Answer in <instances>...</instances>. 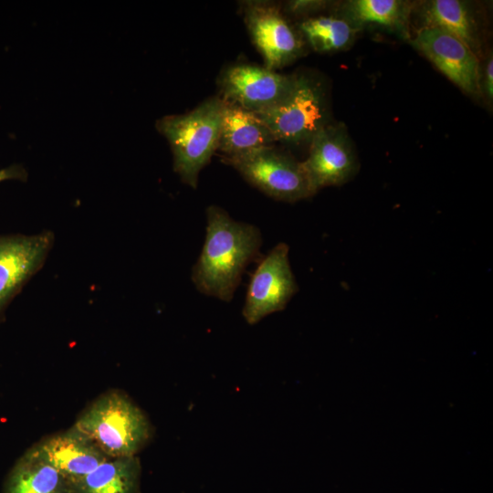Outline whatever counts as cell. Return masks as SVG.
<instances>
[{"label": "cell", "instance_id": "cell-1", "mask_svg": "<svg viewBox=\"0 0 493 493\" xmlns=\"http://www.w3.org/2000/svg\"><path fill=\"white\" fill-rule=\"evenodd\" d=\"M206 236L192 279L203 294L224 301L233 299L246 267L258 255L260 230L237 222L221 207L206 209Z\"/></svg>", "mask_w": 493, "mask_h": 493}, {"label": "cell", "instance_id": "cell-2", "mask_svg": "<svg viewBox=\"0 0 493 493\" xmlns=\"http://www.w3.org/2000/svg\"><path fill=\"white\" fill-rule=\"evenodd\" d=\"M72 426L108 457L135 456L153 435L148 416L121 390L100 395Z\"/></svg>", "mask_w": 493, "mask_h": 493}, {"label": "cell", "instance_id": "cell-3", "mask_svg": "<svg viewBox=\"0 0 493 493\" xmlns=\"http://www.w3.org/2000/svg\"><path fill=\"white\" fill-rule=\"evenodd\" d=\"M223 105L215 96L187 113L167 115L156 121L158 131L170 144L174 172L193 188L197 187L200 171L217 151Z\"/></svg>", "mask_w": 493, "mask_h": 493}, {"label": "cell", "instance_id": "cell-4", "mask_svg": "<svg viewBox=\"0 0 493 493\" xmlns=\"http://www.w3.org/2000/svg\"><path fill=\"white\" fill-rule=\"evenodd\" d=\"M276 142L288 145L309 143L330 123L327 98L321 83L312 77L296 75L287 97L273 108L256 113Z\"/></svg>", "mask_w": 493, "mask_h": 493}, {"label": "cell", "instance_id": "cell-5", "mask_svg": "<svg viewBox=\"0 0 493 493\" xmlns=\"http://www.w3.org/2000/svg\"><path fill=\"white\" fill-rule=\"evenodd\" d=\"M222 158L246 182L276 200L293 203L313 195L300 162L275 145Z\"/></svg>", "mask_w": 493, "mask_h": 493}, {"label": "cell", "instance_id": "cell-6", "mask_svg": "<svg viewBox=\"0 0 493 493\" xmlns=\"http://www.w3.org/2000/svg\"><path fill=\"white\" fill-rule=\"evenodd\" d=\"M242 12L253 44L264 59V67L276 71L304 54L305 41L279 5L271 1H245Z\"/></svg>", "mask_w": 493, "mask_h": 493}, {"label": "cell", "instance_id": "cell-7", "mask_svg": "<svg viewBox=\"0 0 493 493\" xmlns=\"http://www.w3.org/2000/svg\"><path fill=\"white\" fill-rule=\"evenodd\" d=\"M296 75H283L266 67L236 64L222 70L219 98L254 113L267 110L290 92Z\"/></svg>", "mask_w": 493, "mask_h": 493}, {"label": "cell", "instance_id": "cell-8", "mask_svg": "<svg viewBox=\"0 0 493 493\" xmlns=\"http://www.w3.org/2000/svg\"><path fill=\"white\" fill-rule=\"evenodd\" d=\"M298 291L288 262V246L279 243L260 261L253 273L243 308L247 323L256 324L280 311Z\"/></svg>", "mask_w": 493, "mask_h": 493}, {"label": "cell", "instance_id": "cell-9", "mask_svg": "<svg viewBox=\"0 0 493 493\" xmlns=\"http://www.w3.org/2000/svg\"><path fill=\"white\" fill-rule=\"evenodd\" d=\"M309 146V155L300 164L313 194L321 188L346 183L356 173L357 158L342 124L328 123Z\"/></svg>", "mask_w": 493, "mask_h": 493}, {"label": "cell", "instance_id": "cell-10", "mask_svg": "<svg viewBox=\"0 0 493 493\" xmlns=\"http://www.w3.org/2000/svg\"><path fill=\"white\" fill-rule=\"evenodd\" d=\"M53 242L50 231L0 236V320L12 299L41 269Z\"/></svg>", "mask_w": 493, "mask_h": 493}, {"label": "cell", "instance_id": "cell-11", "mask_svg": "<svg viewBox=\"0 0 493 493\" xmlns=\"http://www.w3.org/2000/svg\"><path fill=\"white\" fill-rule=\"evenodd\" d=\"M412 44L462 90L471 95L479 93L478 58L458 37L438 27L424 26Z\"/></svg>", "mask_w": 493, "mask_h": 493}, {"label": "cell", "instance_id": "cell-12", "mask_svg": "<svg viewBox=\"0 0 493 493\" xmlns=\"http://www.w3.org/2000/svg\"><path fill=\"white\" fill-rule=\"evenodd\" d=\"M37 444L68 484L82 478L109 458L73 426Z\"/></svg>", "mask_w": 493, "mask_h": 493}, {"label": "cell", "instance_id": "cell-13", "mask_svg": "<svg viewBox=\"0 0 493 493\" xmlns=\"http://www.w3.org/2000/svg\"><path fill=\"white\" fill-rule=\"evenodd\" d=\"M217 151L223 157L239 156L275 145L276 140L265 122L254 112L225 101Z\"/></svg>", "mask_w": 493, "mask_h": 493}, {"label": "cell", "instance_id": "cell-14", "mask_svg": "<svg viewBox=\"0 0 493 493\" xmlns=\"http://www.w3.org/2000/svg\"><path fill=\"white\" fill-rule=\"evenodd\" d=\"M5 493H70V490L65 477L35 444L13 467Z\"/></svg>", "mask_w": 493, "mask_h": 493}, {"label": "cell", "instance_id": "cell-15", "mask_svg": "<svg viewBox=\"0 0 493 493\" xmlns=\"http://www.w3.org/2000/svg\"><path fill=\"white\" fill-rule=\"evenodd\" d=\"M141 464L135 456L109 457L82 478L70 493H139Z\"/></svg>", "mask_w": 493, "mask_h": 493}, {"label": "cell", "instance_id": "cell-16", "mask_svg": "<svg viewBox=\"0 0 493 493\" xmlns=\"http://www.w3.org/2000/svg\"><path fill=\"white\" fill-rule=\"evenodd\" d=\"M307 44L318 53H331L349 47L354 26L343 16L315 15L303 18L297 26Z\"/></svg>", "mask_w": 493, "mask_h": 493}, {"label": "cell", "instance_id": "cell-17", "mask_svg": "<svg viewBox=\"0 0 493 493\" xmlns=\"http://www.w3.org/2000/svg\"><path fill=\"white\" fill-rule=\"evenodd\" d=\"M425 26L438 27L458 37L474 52L478 44L477 31L467 5L458 0H434L424 9Z\"/></svg>", "mask_w": 493, "mask_h": 493}, {"label": "cell", "instance_id": "cell-18", "mask_svg": "<svg viewBox=\"0 0 493 493\" xmlns=\"http://www.w3.org/2000/svg\"><path fill=\"white\" fill-rule=\"evenodd\" d=\"M345 18L353 26L376 24L401 26L405 18L404 4L398 0H354L344 7Z\"/></svg>", "mask_w": 493, "mask_h": 493}, {"label": "cell", "instance_id": "cell-19", "mask_svg": "<svg viewBox=\"0 0 493 493\" xmlns=\"http://www.w3.org/2000/svg\"><path fill=\"white\" fill-rule=\"evenodd\" d=\"M326 5L324 1H289L283 12L306 18L322 11Z\"/></svg>", "mask_w": 493, "mask_h": 493}, {"label": "cell", "instance_id": "cell-20", "mask_svg": "<svg viewBox=\"0 0 493 493\" xmlns=\"http://www.w3.org/2000/svg\"><path fill=\"white\" fill-rule=\"evenodd\" d=\"M27 173L25 168L20 164H13L0 169V183L6 180L25 181Z\"/></svg>", "mask_w": 493, "mask_h": 493}, {"label": "cell", "instance_id": "cell-21", "mask_svg": "<svg viewBox=\"0 0 493 493\" xmlns=\"http://www.w3.org/2000/svg\"><path fill=\"white\" fill-rule=\"evenodd\" d=\"M485 91L488 99L493 97V59L492 57L488 60L485 69Z\"/></svg>", "mask_w": 493, "mask_h": 493}]
</instances>
